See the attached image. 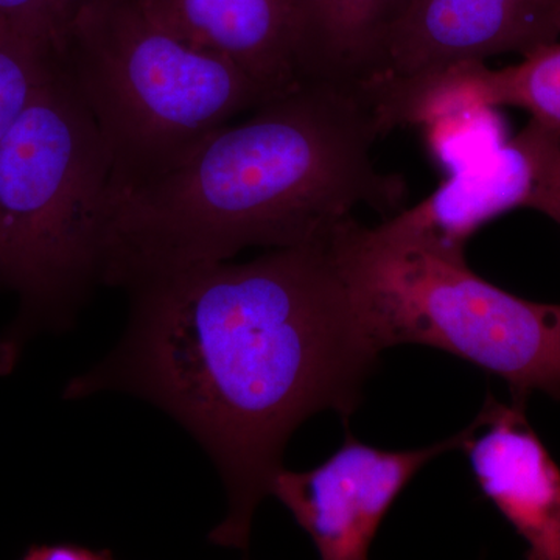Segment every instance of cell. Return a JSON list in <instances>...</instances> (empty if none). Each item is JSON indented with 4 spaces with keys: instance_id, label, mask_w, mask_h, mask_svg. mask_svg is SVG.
<instances>
[{
    "instance_id": "obj_1",
    "label": "cell",
    "mask_w": 560,
    "mask_h": 560,
    "mask_svg": "<svg viewBox=\"0 0 560 560\" xmlns=\"http://www.w3.org/2000/svg\"><path fill=\"white\" fill-rule=\"evenodd\" d=\"M128 293L124 338L65 397L132 394L178 420L226 488L209 540L248 551L291 434L319 411L348 420L381 353L331 241L187 268Z\"/></svg>"
},
{
    "instance_id": "obj_2",
    "label": "cell",
    "mask_w": 560,
    "mask_h": 560,
    "mask_svg": "<svg viewBox=\"0 0 560 560\" xmlns=\"http://www.w3.org/2000/svg\"><path fill=\"white\" fill-rule=\"evenodd\" d=\"M381 138L355 88L304 81L276 95L108 202L101 283L130 291L246 248L324 245L361 206L396 215L407 184L375 164Z\"/></svg>"
},
{
    "instance_id": "obj_15",
    "label": "cell",
    "mask_w": 560,
    "mask_h": 560,
    "mask_svg": "<svg viewBox=\"0 0 560 560\" xmlns=\"http://www.w3.org/2000/svg\"><path fill=\"white\" fill-rule=\"evenodd\" d=\"M88 0H0V21L49 47L62 60L66 40Z\"/></svg>"
},
{
    "instance_id": "obj_8",
    "label": "cell",
    "mask_w": 560,
    "mask_h": 560,
    "mask_svg": "<svg viewBox=\"0 0 560 560\" xmlns=\"http://www.w3.org/2000/svg\"><path fill=\"white\" fill-rule=\"evenodd\" d=\"M525 405L488 396L460 451L486 497L528 544L526 559L560 560V467L529 425Z\"/></svg>"
},
{
    "instance_id": "obj_14",
    "label": "cell",
    "mask_w": 560,
    "mask_h": 560,
    "mask_svg": "<svg viewBox=\"0 0 560 560\" xmlns=\"http://www.w3.org/2000/svg\"><path fill=\"white\" fill-rule=\"evenodd\" d=\"M521 138L533 164V189L526 208L560 226V128L533 117Z\"/></svg>"
},
{
    "instance_id": "obj_9",
    "label": "cell",
    "mask_w": 560,
    "mask_h": 560,
    "mask_svg": "<svg viewBox=\"0 0 560 560\" xmlns=\"http://www.w3.org/2000/svg\"><path fill=\"white\" fill-rule=\"evenodd\" d=\"M180 38L242 69L271 97L304 83L302 0H142Z\"/></svg>"
},
{
    "instance_id": "obj_4",
    "label": "cell",
    "mask_w": 560,
    "mask_h": 560,
    "mask_svg": "<svg viewBox=\"0 0 560 560\" xmlns=\"http://www.w3.org/2000/svg\"><path fill=\"white\" fill-rule=\"evenodd\" d=\"M109 160L65 68L0 142V285L21 294L32 326L62 329L101 283Z\"/></svg>"
},
{
    "instance_id": "obj_13",
    "label": "cell",
    "mask_w": 560,
    "mask_h": 560,
    "mask_svg": "<svg viewBox=\"0 0 560 560\" xmlns=\"http://www.w3.org/2000/svg\"><path fill=\"white\" fill-rule=\"evenodd\" d=\"M423 128L431 154L447 172L480 160L506 140L495 108L453 110Z\"/></svg>"
},
{
    "instance_id": "obj_16",
    "label": "cell",
    "mask_w": 560,
    "mask_h": 560,
    "mask_svg": "<svg viewBox=\"0 0 560 560\" xmlns=\"http://www.w3.org/2000/svg\"><path fill=\"white\" fill-rule=\"evenodd\" d=\"M25 560H108L113 559V551L94 550L80 544H38L32 545L22 556Z\"/></svg>"
},
{
    "instance_id": "obj_3",
    "label": "cell",
    "mask_w": 560,
    "mask_h": 560,
    "mask_svg": "<svg viewBox=\"0 0 560 560\" xmlns=\"http://www.w3.org/2000/svg\"><path fill=\"white\" fill-rule=\"evenodd\" d=\"M61 62L105 143L108 202L272 98L226 58L180 38L142 0H88Z\"/></svg>"
},
{
    "instance_id": "obj_10",
    "label": "cell",
    "mask_w": 560,
    "mask_h": 560,
    "mask_svg": "<svg viewBox=\"0 0 560 560\" xmlns=\"http://www.w3.org/2000/svg\"><path fill=\"white\" fill-rule=\"evenodd\" d=\"M530 189L533 164L517 135L480 160L448 172L430 197L372 230L388 241L463 260L467 243L485 224L512 209L526 208Z\"/></svg>"
},
{
    "instance_id": "obj_12",
    "label": "cell",
    "mask_w": 560,
    "mask_h": 560,
    "mask_svg": "<svg viewBox=\"0 0 560 560\" xmlns=\"http://www.w3.org/2000/svg\"><path fill=\"white\" fill-rule=\"evenodd\" d=\"M61 66L49 47L0 21V142Z\"/></svg>"
},
{
    "instance_id": "obj_11",
    "label": "cell",
    "mask_w": 560,
    "mask_h": 560,
    "mask_svg": "<svg viewBox=\"0 0 560 560\" xmlns=\"http://www.w3.org/2000/svg\"><path fill=\"white\" fill-rule=\"evenodd\" d=\"M411 0H302V79L361 90L377 79Z\"/></svg>"
},
{
    "instance_id": "obj_7",
    "label": "cell",
    "mask_w": 560,
    "mask_h": 560,
    "mask_svg": "<svg viewBox=\"0 0 560 560\" xmlns=\"http://www.w3.org/2000/svg\"><path fill=\"white\" fill-rule=\"evenodd\" d=\"M556 40L560 0H411L375 80L408 79L499 55L526 57Z\"/></svg>"
},
{
    "instance_id": "obj_6",
    "label": "cell",
    "mask_w": 560,
    "mask_h": 560,
    "mask_svg": "<svg viewBox=\"0 0 560 560\" xmlns=\"http://www.w3.org/2000/svg\"><path fill=\"white\" fill-rule=\"evenodd\" d=\"M464 430L416 451H382L346 431L340 448L305 471L282 467L270 495L290 511L324 560H364L382 522L431 459L460 448Z\"/></svg>"
},
{
    "instance_id": "obj_5",
    "label": "cell",
    "mask_w": 560,
    "mask_h": 560,
    "mask_svg": "<svg viewBox=\"0 0 560 560\" xmlns=\"http://www.w3.org/2000/svg\"><path fill=\"white\" fill-rule=\"evenodd\" d=\"M361 326L378 352L422 345L510 385L512 401L560 400V305L515 296L456 260L388 241L355 219L331 238Z\"/></svg>"
}]
</instances>
